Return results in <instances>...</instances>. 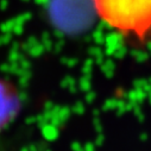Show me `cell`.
<instances>
[{
    "label": "cell",
    "mask_w": 151,
    "mask_h": 151,
    "mask_svg": "<svg viewBox=\"0 0 151 151\" xmlns=\"http://www.w3.org/2000/svg\"><path fill=\"white\" fill-rule=\"evenodd\" d=\"M96 16L112 31L134 43L151 40V0H92Z\"/></svg>",
    "instance_id": "obj_1"
},
{
    "label": "cell",
    "mask_w": 151,
    "mask_h": 151,
    "mask_svg": "<svg viewBox=\"0 0 151 151\" xmlns=\"http://www.w3.org/2000/svg\"><path fill=\"white\" fill-rule=\"evenodd\" d=\"M20 109L18 89L7 80L0 79V131L7 127Z\"/></svg>",
    "instance_id": "obj_2"
}]
</instances>
